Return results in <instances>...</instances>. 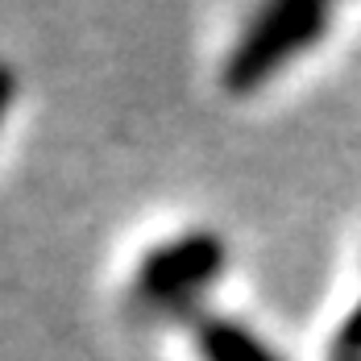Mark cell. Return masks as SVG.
Segmentation results:
<instances>
[{
    "instance_id": "6da1fadb",
    "label": "cell",
    "mask_w": 361,
    "mask_h": 361,
    "mask_svg": "<svg viewBox=\"0 0 361 361\" xmlns=\"http://www.w3.org/2000/svg\"><path fill=\"white\" fill-rule=\"evenodd\" d=\"M336 0H262L233 42L220 83L228 96H253L274 75L303 59L332 25Z\"/></svg>"
},
{
    "instance_id": "7a4b0ae2",
    "label": "cell",
    "mask_w": 361,
    "mask_h": 361,
    "mask_svg": "<svg viewBox=\"0 0 361 361\" xmlns=\"http://www.w3.org/2000/svg\"><path fill=\"white\" fill-rule=\"evenodd\" d=\"M224 266H228L224 237L195 228L145 253L133 279V295L149 312H183L224 274Z\"/></svg>"
},
{
    "instance_id": "3957f363",
    "label": "cell",
    "mask_w": 361,
    "mask_h": 361,
    "mask_svg": "<svg viewBox=\"0 0 361 361\" xmlns=\"http://www.w3.org/2000/svg\"><path fill=\"white\" fill-rule=\"evenodd\" d=\"M195 349L204 361H283L257 332L224 316L195 320Z\"/></svg>"
},
{
    "instance_id": "277c9868",
    "label": "cell",
    "mask_w": 361,
    "mask_h": 361,
    "mask_svg": "<svg viewBox=\"0 0 361 361\" xmlns=\"http://www.w3.org/2000/svg\"><path fill=\"white\" fill-rule=\"evenodd\" d=\"M336 349H349V353H361V299H357V307L349 312V320L341 324V336H336Z\"/></svg>"
},
{
    "instance_id": "5b68a950",
    "label": "cell",
    "mask_w": 361,
    "mask_h": 361,
    "mask_svg": "<svg viewBox=\"0 0 361 361\" xmlns=\"http://www.w3.org/2000/svg\"><path fill=\"white\" fill-rule=\"evenodd\" d=\"M13 100H17V71L8 63H0V125H4V116L13 109Z\"/></svg>"
},
{
    "instance_id": "8992f818",
    "label": "cell",
    "mask_w": 361,
    "mask_h": 361,
    "mask_svg": "<svg viewBox=\"0 0 361 361\" xmlns=\"http://www.w3.org/2000/svg\"><path fill=\"white\" fill-rule=\"evenodd\" d=\"M332 361H361V353H349V349H336V353H332Z\"/></svg>"
}]
</instances>
